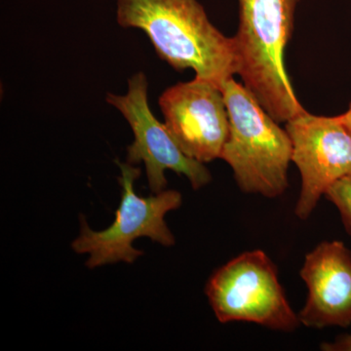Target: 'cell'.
<instances>
[{"mask_svg": "<svg viewBox=\"0 0 351 351\" xmlns=\"http://www.w3.org/2000/svg\"><path fill=\"white\" fill-rule=\"evenodd\" d=\"M117 17L120 27L144 31L176 71L193 69L221 89L239 73L234 36H223L197 0H119Z\"/></svg>", "mask_w": 351, "mask_h": 351, "instance_id": "6da1fadb", "label": "cell"}, {"mask_svg": "<svg viewBox=\"0 0 351 351\" xmlns=\"http://www.w3.org/2000/svg\"><path fill=\"white\" fill-rule=\"evenodd\" d=\"M299 0H239L234 36L244 86L278 123L304 112L290 82L285 52Z\"/></svg>", "mask_w": 351, "mask_h": 351, "instance_id": "7a4b0ae2", "label": "cell"}, {"mask_svg": "<svg viewBox=\"0 0 351 351\" xmlns=\"http://www.w3.org/2000/svg\"><path fill=\"white\" fill-rule=\"evenodd\" d=\"M230 132L219 158L232 167L243 193L267 198L282 195L289 186L292 141L241 83L230 77L221 87Z\"/></svg>", "mask_w": 351, "mask_h": 351, "instance_id": "3957f363", "label": "cell"}, {"mask_svg": "<svg viewBox=\"0 0 351 351\" xmlns=\"http://www.w3.org/2000/svg\"><path fill=\"white\" fill-rule=\"evenodd\" d=\"M115 162L120 169L121 200L114 221L106 230L95 232L84 217H80V234L71 244L76 254H87L86 267L90 269L119 262L133 263L144 255V252L133 247V242L141 237H149L165 247L173 246L176 242L165 216L181 207V193L165 189L142 197L134 189L142 172L140 168L128 162Z\"/></svg>", "mask_w": 351, "mask_h": 351, "instance_id": "277c9868", "label": "cell"}, {"mask_svg": "<svg viewBox=\"0 0 351 351\" xmlns=\"http://www.w3.org/2000/svg\"><path fill=\"white\" fill-rule=\"evenodd\" d=\"M206 295L221 323L251 322L274 331L301 324L279 282L276 265L262 250L245 252L212 274Z\"/></svg>", "mask_w": 351, "mask_h": 351, "instance_id": "5b68a950", "label": "cell"}, {"mask_svg": "<svg viewBox=\"0 0 351 351\" xmlns=\"http://www.w3.org/2000/svg\"><path fill=\"white\" fill-rule=\"evenodd\" d=\"M147 76L135 73L128 80L125 95L108 93V105L119 110L134 133V142L127 149L126 162L144 163L147 182L152 193L165 191V171L171 170L188 178L193 189H199L212 181L204 163L198 162L182 152L171 136L165 123L154 117L147 101Z\"/></svg>", "mask_w": 351, "mask_h": 351, "instance_id": "8992f818", "label": "cell"}, {"mask_svg": "<svg viewBox=\"0 0 351 351\" xmlns=\"http://www.w3.org/2000/svg\"><path fill=\"white\" fill-rule=\"evenodd\" d=\"M292 141V162L302 178L295 205L298 218L313 214L335 182L351 173V134L338 117H320L306 110L286 122Z\"/></svg>", "mask_w": 351, "mask_h": 351, "instance_id": "52a82bcc", "label": "cell"}, {"mask_svg": "<svg viewBox=\"0 0 351 351\" xmlns=\"http://www.w3.org/2000/svg\"><path fill=\"white\" fill-rule=\"evenodd\" d=\"M158 104L164 123L186 156L201 163L221 157L230 132L221 88L195 77L167 88Z\"/></svg>", "mask_w": 351, "mask_h": 351, "instance_id": "ba28073f", "label": "cell"}, {"mask_svg": "<svg viewBox=\"0 0 351 351\" xmlns=\"http://www.w3.org/2000/svg\"><path fill=\"white\" fill-rule=\"evenodd\" d=\"M307 299L301 324L322 328L351 325V251L343 242L324 241L307 254L301 269Z\"/></svg>", "mask_w": 351, "mask_h": 351, "instance_id": "9c48e42d", "label": "cell"}, {"mask_svg": "<svg viewBox=\"0 0 351 351\" xmlns=\"http://www.w3.org/2000/svg\"><path fill=\"white\" fill-rule=\"evenodd\" d=\"M325 196L339 210L346 232L351 237V173L335 182Z\"/></svg>", "mask_w": 351, "mask_h": 351, "instance_id": "30bf717a", "label": "cell"}, {"mask_svg": "<svg viewBox=\"0 0 351 351\" xmlns=\"http://www.w3.org/2000/svg\"><path fill=\"white\" fill-rule=\"evenodd\" d=\"M321 350L325 351H351V334L343 335L332 343H323Z\"/></svg>", "mask_w": 351, "mask_h": 351, "instance_id": "8fae6325", "label": "cell"}, {"mask_svg": "<svg viewBox=\"0 0 351 351\" xmlns=\"http://www.w3.org/2000/svg\"><path fill=\"white\" fill-rule=\"evenodd\" d=\"M339 117L341 121L343 122V125L346 127V129H348L351 134V101L348 110H346L345 113H343V114L339 115Z\"/></svg>", "mask_w": 351, "mask_h": 351, "instance_id": "7c38bea8", "label": "cell"}]
</instances>
